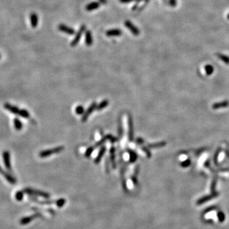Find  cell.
I'll return each mask as SVG.
<instances>
[{
  "label": "cell",
  "mask_w": 229,
  "mask_h": 229,
  "mask_svg": "<svg viewBox=\"0 0 229 229\" xmlns=\"http://www.w3.org/2000/svg\"><path fill=\"white\" fill-rule=\"evenodd\" d=\"M64 148V146H58V147L55 148L44 150V151H42L40 153L39 156L41 157V158H45V157L50 156V155H54V154H59L61 151H63Z\"/></svg>",
  "instance_id": "6da1fadb"
},
{
  "label": "cell",
  "mask_w": 229,
  "mask_h": 229,
  "mask_svg": "<svg viewBox=\"0 0 229 229\" xmlns=\"http://www.w3.org/2000/svg\"><path fill=\"white\" fill-rule=\"evenodd\" d=\"M86 29V27L85 25H82L80 27V29L78 30V31L76 34V36H74V39L73 40V41L71 43V47H75L78 43H79L81 37H82V35H83L84 31Z\"/></svg>",
  "instance_id": "7a4b0ae2"
},
{
  "label": "cell",
  "mask_w": 229,
  "mask_h": 229,
  "mask_svg": "<svg viewBox=\"0 0 229 229\" xmlns=\"http://www.w3.org/2000/svg\"><path fill=\"white\" fill-rule=\"evenodd\" d=\"M3 160L4 164L8 170H12V166H11V159L10 153L8 151H4L3 153Z\"/></svg>",
  "instance_id": "3957f363"
},
{
  "label": "cell",
  "mask_w": 229,
  "mask_h": 229,
  "mask_svg": "<svg viewBox=\"0 0 229 229\" xmlns=\"http://www.w3.org/2000/svg\"><path fill=\"white\" fill-rule=\"evenodd\" d=\"M124 25L127 29H129L130 30V31L132 32L133 35H134L135 36H138V35L140 34V31H139V29H138L137 27H135L133 24H132L131 22L129 21H126L124 22Z\"/></svg>",
  "instance_id": "277c9868"
},
{
  "label": "cell",
  "mask_w": 229,
  "mask_h": 229,
  "mask_svg": "<svg viewBox=\"0 0 229 229\" xmlns=\"http://www.w3.org/2000/svg\"><path fill=\"white\" fill-rule=\"evenodd\" d=\"M218 195H219L218 193H217V192H213V193H211V195H208V196H204V197L200 198V199H199V200H197V205H201V204H202L203 203L206 202L211 200V199H213V198L217 197Z\"/></svg>",
  "instance_id": "5b68a950"
},
{
  "label": "cell",
  "mask_w": 229,
  "mask_h": 229,
  "mask_svg": "<svg viewBox=\"0 0 229 229\" xmlns=\"http://www.w3.org/2000/svg\"><path fill=\"white\" fill-rule=\"evenodd\" d=\"M4 108L13 114L19 115L20 113H21V109H19L17 106H15L12 105L9 103H5L4 104Z\"/></svg>",
  "instance_id": "8992f818"
},
{
  "label": "cell",
  "mask_w": 229,
  "mask_h": 229,
  "mask_svg": "<svg viewBox=\"0 0 229 229\" xmlns=\"http://www.w3.org/2000/svg\"><path fill=\"white\" fill-rule=\"evenodd\" d=\"M24 192L28 193V194H32V195H36L38 196H41L43 197H49V195L47 193H45V192H41V191L39 190H35L31 189V188H27V189L24 190Z\"/></svg>",
  "instance_id": "52a82bcc"
},
{
  "label": "cell",
  "mask_w": 229,
  "mask_h": 229,
  "mask_svg": "<svg viewBox=\"0 0 229 229\" xmlns=\"http://www.w3.org/2000/svg\"><path fill=\"white\" fill-rule=\"evenodd\" d=\"M0 174H1L3 175V176L5 177L9 183H10L11 184H15L16 183V180L14 178L12 175H10V174L7 173V172L5 171L1 166H0Z\"/></svg>",
  "instance_id": "ba28073f"
},
{
  "label": "cell",
  "mask_w": 229,
  "mask_h": 229,
  "mask_svg": "<svg viewBox=\"0 0 229 229\" xmlns=\"http://www.w3.org/2000/svg\"><path fill=\"white\" fill-rule=\"evenodd\" d=\"M58 29L60 31L64 32V33L67 34V35H74V29L73 28H70V27L64 25V24H59V26H58Z\"/></svg>",
  "instance_id": "9c48e42d"
},
{
  "label": "cell",
  "mask_w": 229,
  "mask_h": 229,
  "mask_svg": "<svg viewBox=\"0 0 229 229\" xmlns=\"http://www.w3.org/2000/svg\"><path fill=\"white\" fill-rule=\"evenodd\" d=\"M96 106H96V103H93L89 106V108H88L86 112H85V113L83 114V117H82V121L83 122H85L87 120L89 115L92 113L93 111H94L95 109H96Z\"/></svg>",
  "instance_id": "30bf717a"
},
{
  "label": "cell",
  "mask_w": 229,
  "mask_h": 229,
  "mask_svg": "<svg viewBox=\"0 0 229 229\" xmlns=\"http://www.w3.org/2000/svg\"><path fill=\"white\" fill-rule=\"evenodd\" d=\"M106 140H109L111 142H112V143H114V142L117 141V138L112 136V135H110V134L106 135V136L104 137V138H103L101 141H99L98 143H96V145H95V147H97V146H99L100 145H102L103 143H104V142H105V141H106Z\"/></svg>",
  "instance_id": "8fae6325"
},
{
  "label": "cell",
  "mask_w": 229,
  "mask_h": 229,
  "mask_svg": "<svg viewBox=\"0 0 229 229\" xmlns=\"http://www.w3.org/2000/svg\"><path fill=\"white\" fill-rule=\"evenodd\" d=\"M122 32L119 29H112L107 31L106 32V35L108 37H112V36H121Z\"/></svg>",
  "instance_id": "7c38bea8"
},
{
  "label": "cell",
  "mask_w": 229,
  "mask_h": 229,
  "mask_svg": "<svg viewBox=\"0 0 229 229\" xmlns=\"http://www.w3.org/2000/svg\"><path fill=\"white\" fill-rule=\"evenodd\" d=\"M134 138V130L132 119L131 116L129 117V140L130 141L133 140Z\"/></svg>",
  "instance_id": "4fadbf2b"
},
{
  "label": "cell",
  "mask_w": 229,
  "mask_h": 229,
  "mask_svg": "<svg viewBox=\"0 0 229 229\" xmlns=\"http://www.w3.org/2000/svg\"><path fill=\"white\" fill-rule=\"evenodd\" d=\"M85 42L87 46H90L93 43V37L92 32L89 30L85 31Z\"/></svg>",
  "instance_id": "5bb4252c"
},
{
  "label": "cell",
  "mask_w": 229,
  "mask_h": 229,
  "mask_svg": "<svg viewBox=\"0 0 229 229\" xmlns=\"http://www.w3.org/2000/svg\"><path fill=\"white\" fill-rule=\"evenodd\" d=\"M100 6V3L97 1H94V2H92L89 3L88 5H86L85 6V10L88 12H90V11H93L96 9H97Z\"/></svg>",
  "instance_id": "9a60e30c"
},
{
  "label": "cell",
  "mask_w": 229,
  "mask_h": 229,
  "mask_svg": "<svg viewBox=\"0 0 229 229\" xmlns=\"http://www.w3.org/2000/svg\"><path fill=\"white\" fill-rule=\"evenodd\" d=\"M228 105H229L228 101H222V102L215 103L213 104V108L214 109H220V108H227Z\"/></svg>",
  "instance_id": "2e32d148"
},
{
  "label": "cell",
  "mask_w": 229,
  "mask_h": 229,
  "mask_svg": "<svg viewBox=\"0 0 229 229\" xmlns=\"http://www.w3.org/2000/svg\"><path fill=\"white\" fill-rule=\"evenodd\" d=\"M30 21L31 26L33 28H36L38 24V17L36 13H32L30 15Z\"/></svg>",
  "instance_id": "e0dca14e"
},
{
  "label": "cell",
  "mask_w": 229,
  "mask_h": 229,
  "mask_svg": "<svg viewBox=\"0 0 229 229\" xmlns=\"http://www.w3.org/2000/svg\"><path fill=\"white\" fill-rule=\"evenodd\" d=\"M105 151H106L105 146H103V147L101 148V150H100L99 153L98 155H97V157H96V159H95V160H94L95 163H96V164H98L99 162H100V160H101V158H102V157L103 156V155H104V152H105Z\"/></svg>",
  "instance_id": "ac0fdd59"
},
{
  "label": "cell",
  "mask_w": 229,
  "mask_h": 229,
  "mask_svg": "<svg viewBox=\"0 0 229 229\" xmlns=\"http://www.w3.org/2000/svg\"><path fill=\"white\" fill-rule=\"evenodd\" d=\"M166 145V141L159 142V143H154V144H149L148 145V148H161L162 146H164Z\"/></svg>",
  "instance_id": "d6986e66"
},
{
  "label": "cell",
  "mask_w": 229,
  "mask_h": 229,
  "mask_svg": "<svg viewBox=\"0 0 229 229\" xmlns=\"http://www.w3.org/2000/svg\"><path fill=\"white\" fill-rule=\"evenodd\" d=\"M13 124H14L15 129L17 131H21L22 129V124L21 121H20L19 119L18 118H15L13 120Z\"/></svg>",
  "instance_id": "ffe728a7"
},
{
  "label": "cell",
  "mask_w": 229,
  "mask_h": 229,
  "mask_svg": "<svg viewBox=\"0 0 229 229\" xmlns=\"http://www.w3.org/2000/svg\"><path fill=\"white\" fill-rule=\"evenodd\" d=\"M110 158H111V162H112V166H113V168H115L116 167V164H115V148L112 147L111 148L110 150Z\"/></svg>",
  "instance_id": "44dd1931"
},
{
  "label": "cell",
  "mask_w": 229,
  "mask_h": 229,
  "mask_svg": "<svg viewBox=\"0 0 229 229\" xmlns=\"http://www.w3.org/2000/svg\"><path fill=\"white\" fill-rule=\"evenodd\" d=\"M218 58L221 59L223 63H225L227 64H229V57L227 55H224V54H218Z\"/></svg>",
  "instance_id": "7402d4cb"
},
{
  "label": "cell",
  "mask_w": 229,
  "mask_h": 229,
  "mask_svg": "<svg viewBox=\"0 0 229 229\" xmlns=\"http://www.w3.org/2000/svg\"><path fill=\"white\" fill-rule=\"evenodd\" d=\"M108 105V101L105 100V101H103V102H101L98 106H96V109L98 111L101 110V109H104V108H106Z\"/></svg>",
  "instance_id": "603a6c76"
},
{
  "label": "cell",
  "mask_w": 229,
  "mask_h": 229,
  "mask_svg": "<svg viewBox=\"0 0 229 229\" xmlns=\"http://www.w3.org/2000/svg\"><path fill=\"white\" fill-rule=\"evenodd\" d=\"M129 155H130V161H131V162H135V161L137 160V158H138V155H137V154H135L134 151H131V150H129Z\"/></svg>",
  "instance_id": "cb8c5ba5"
},
{
  "label": "cell",
  "mask_w": 229,
  "mask_h": 229,
  "mask_svg": "<svg viewBox=\"0 0 229 229\" xmlns=\"http://www.w3.org/2000/svg\"><path fill=\"white\" fill-rule=\"evenodd\" d=\"M205 70H206V74H208V75H211V74L213 73L214 71L213 67L210 64H208L206 66Z\"/></svg>",
  "instance_id": "d4e9b609"
},
{
  "label": "cell",
  "mask_w": 229,
  "mask_h": 229,
  "mask_svg": "<svg viewBox=\"0 0 229 229\" xmlns=\"http://www.w3.org/2000/svg\"><path fill=\"white\" fill-rule=\"evenodd\" d=\"M19 116H21L23 118H28L29 117V116H30V115H29V112L28 111L22 109L21 110V113H20Z\"/></svg>",
  "instance_id": "484cf974"
},
{
  "label": "cell",
  "mask_w": 229,
  "mask_h": 229,
  "mask_svg": "<svg viewBox=\"0 0 229 229\" xmlns=\"http://www.w3.org/2000/svg\"><path fill=\"white\" fill-rule=\"evenodd\" d=\"M221 151H222V148H219L218 149L217 151H216L215 154L214 155L213 160H214V163L215 164V165H218V158L219 153H220Z\"/></svg>",
  "instance_id": "4316f807"
},
{
  "label": "cell",
  "mask_w": 229,
  "mask_h": 229,
  "mask_svg": "<svg viewBox=\"0 0 229 229\" xmlns=\"http://www.w3.org/2000/svg\"><path fill=\"white\" fill-rule=\"evenodd\" d=\"M218 220L220 222H223L225 221V214L223 213L222 211H219L218 213Z\"/></svg>",
  "instance_id": "83f0119b"
},
{
  "label": "cell",
  "mask_w": 229,
  "mask_h": 229,
  "mask_svg": "<svg viewBox=\"0 0 229 229\" xmlns=\"http://www.w3.org/2000/svg\"><path fill=\"white\" fill-rule=\"evenodd\" d=\"M35 216H29V217L26 218H24L23 219H22L21 223H22V224H26V223H29V222H30L32 220V218H35Z\"/></svg>",
  "instance_id": "f1b7e54d"
},
{
  "label": "cell",
  "mask_w": 229,
  "mask_h": 229,
  "mask_svg": "<svg viewBox=\"0 0 229 229\" xmlns=\"http://www.w3.org/2000/svg\"><path fill=\"white\" fill-rule=\"evenodd\" d=\"M75 111H76V113L78 115L82 114V113H83L84 112L83 108L82 106H77V108H76Z\"/></svg>",
  "instance_id": "f546056e"
},
{
  "label": "cell",
  "mask_w": 229,
  "mask_h": 229,
  "mask_svg": "<svg viewBox=\"0 0 229 229\" xmlns=\"http://www.w3.org/2000/svg\"><path fill=\"white\" fill-rule=\"evenodd\" d=\"M191 163V161L190 159H187L186 160L183 161L181 163V166L183 167H186L189 166L190 165Z\"/></svg>",
  "instance_id": "4dcf8cb0"
},
{
  "label": "cell",
  "mask_w": 229,
  "mask_h": 229,
  "mask_svg": "<svg viewBox=\"0 0 229 229\" xmlns=\"http://www.w3.org/2000/svg\"><path fill=\"white\" fill-rule=\"evenodd\" d=\"M216 179H215V180L213 181L212 183H211V191L212 193L215 192V188H216Z\"/></svg>",
  "instance_id": "1f68e13d"
},
{
  "label": "cell",
  "mask_w": 229,
  "mask_h": 229,
  "mask_svg": "<svg viewBox=\"0 0 229 229\" xmlns=\"http://www.w3.org/2000/svg\"><path fill=\"white\" fill-rule=\"evenodd\" d=\"M94 148H94V147L89 148H88L86 152H85V156H86V157L90 156V155H91L92 152L93 150H94Z\"/></svg>",
  "instance_id": "d6a6232c"
},
{
  "label": "cell",
  "mask_w": 229,
  "mask_h": 229,
  "mask_svg": "<svg viewBox=\"0 0 229 229\" xmlns=\"http://www.w3.org/2000/svg\"><path fill=\"white\" fill-rule=\"evenodd\" d=\"M142 150H143V151L146 153V156H147L148 157H149V158H150V157H151V154H150V151L149 150L148 148H146V147H145V146H143V147L142 148Z\"/></svg>",
  "instance_id": "836d02e7"
},
{
  "label": "cell",
  "mask_w": 229,
  "mask_h": 229,
  "mask_svg": "<svg viewBox=\"0 0 229 229\" xmlns=\"http://www.w3.org/2000/svg\"><path fill=\"white\" fill-rule=\"evenodd\" d=\"M22 196H23L22 193V192H18L17 193V194H16V198H17V200H22Z\"/></svg>",
  "instance_id": "e575fe53"
},
{
  "label": "cell",
  "mask_w": 229,
  "mask_h": 229,
  "mask_svg": "<svg viewBox=\"0 0 229 229\" xmlns=\"http://www.w3.org/2000/svg\"><path fill=\"white\" fill-rule=\"evenodd\" d=\"M132 1L138 2V0H120V2L122 3H129L132 2Z\"/></svg>",
  "instance_id": "d590c367"
},
{
  "label": "cell",
  "mask_w": 229,
  "mask_h": 229,
  "mask_svg": "<svg viewBox=\"0 0 229 229\" xmlns=\"http://www.w3.org/2000/svg\"><path fill=\"white\" fill-rule=\"evenodd\" d=\"M122 131H123L122 127L121 124H119V128H118V134H119V136H121L122 134Z\"/></svg>",
  "instance_id": "8d00e7d4"
},
{
  "label": "cell",
  "mask_w": 229,
  "mask_h": 229,
  "mask_svg": "<svg viewBox=\"0 0 229 229\" xmlns=\"http://www.w3.org/2000/svg\"><path fill=\"white\" fill-rule=\"evenodd\" d=\"M136 143H138V144H139V145L143 144V143H144V140H143V139H142V138H138V139H136Z\"/></svg>",
  "instance_id": "74e56055"
},
{
  "label": "cell",
  "mask_w": 229,
  "mask_h": 229,
  "mask_svg": "<svg viewBox=\"0 0 229 229\" xmlns=\"http://www.w3.org/2000/svg\"><path fill=\"white\" fill-rule=\"evenodd\" d=\"M170 3L172 6H176V0H170Z\"/></svg>",
  "instance_id": "f35d334b"
},
{
  "label": "cell",
  "mask_w": 229,
  "mask_h": 229,
  "mask_svg": "<svg viewBox=\"0 0 229 229\" xmlns=\"http://www.w3.org/2000/svg\"><path fill=\"white\" fill-rule=\"evenodd\" d=\"M214 209H215V207H211V208L207 209L205 211V213H208V212H209V211H213Z\"/></svg>",
  "instance_id": "ab89813d"
},
{
  "label": "cell",
  "mask_w": 229,
  "mask_h": 229,
  "mask_svg": "<svg viewBox=\"0 0 229 229\" xmlns=\"http://www.w3.org/2000/svg\"><path fill=\"white\" fill-rule=\"evenodd\" d=\"M99 1L101 3H102L103 4H106L107 3V0H99Z\"/></svg>",
  "instance_id": "60d3db41"
},
{
  "label": "cell",
  "mask_w": 229,
  "mask_h": 229,
  "mask_svg": "<svg viewBox=\"0 0 229 229\" xmlns=\"http://www.w3.org/2000/svg\"><path fill=\"white\" fill-rule=\"evenodd\" d=\"M227 18H228V19H229V13L228 14V16H227Z\"/></svg>",
  "instance_id": "b9f144b4"
},
{
  "label": "cell",
  "mask_w": 229,
  "mask_h": 229,
  "mask_svg": "<svg viewBox=\"0 0 229 229\" xmlns=\"http://www.w3.org/2000/svg\"><path fill=\"white\" fill-rule=\"evenodd\" d=\"M0 59H1V55H0Z\"/></svg>",
  "instance_id": "7bdbcfd3"
}]
</instances>
